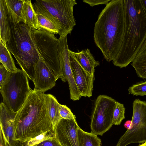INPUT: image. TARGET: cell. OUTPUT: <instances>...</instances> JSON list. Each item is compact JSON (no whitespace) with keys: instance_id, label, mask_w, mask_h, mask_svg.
Returning a JSON list of instances; mask_svg holds the SVG:
<instances>
[{"instance_id":"cell-11","label":"cell","mask_w":146,"mask_h":146,"mask_svg":"<svg viewBox=\"0 0 146 146\" xmlns=\"http://www.w3.org/2000/svg\"><path fill=\"white\" fill-rule=\"evenodd\" d=\"M73 77L80 94L89 98L92 96L94 74L86 71L73 57L70 55Z\"/></svg>"},{"instance_id":"cell-34","label":"cell","mask_w":146,"mask_h":146,"mask_svg":"<svg viewBox=\"0 0 146 146\" xmlns=\"http://www.w3.org/2000/svg\"><path fill=\"white\" fill-rule=\"evenodd\" d=\"M101 145H99V146H101Z\"/></svg>"},{"instance_id":"cell-26","label":"cell","mask_w":146,"mask_h":146,"mask_svg":"<svg viewBox=\"0 0 146 146\" xmlns=\"http://www.w3.org/2000/svg\"><path fill=\"white\" fill-rule=\"evenodd\" d=\"M128 90L129 94L133 96H146V81L137 83L130 86Z\"/></svg>"},{"instance_id":"cell-10","label":"cell","mask_w":146,"mask_h":146,"mask_svg":"<svg viewBox=\"0 0 146 146\" xmlns=\"http://www.w3.org/2000/svg\"><path fill=\"white\" fill-rule=\"evenodd\" d=\"M58 50L60 61L64 76L69 85L70 98L73 101L79 100L82 96L74 80L71 69L67 36L60 37Z\"/></svg>"},{"instance_id":"cell-27","label":"cell","mask_w":146,"mask_h":146,"mask_svg":"<svg viewBox=\"0 0 146 146\" xmlns=\"http://www.w3.org/2000/svg\"><path fill=\"white\" fill-rule=\"evenodd\" d=\"M59 110L60 115L62 119H70L75 117L70 109L66 105L60 104Z\"/></svg>"},{"instance_id":"cell-9","label":"cell","mask_w":146,"mask_h":146,"mask_svg":"<svg viewBox=\"0 0 146 146\" xmlns=\"http://www.w3.org/2000/svg\"><path fill=\"white\" fill-rule=\"evenodd\" d=\"M116 101L111 97L100 95L96 99L91 117V133L102 135L113 125V113Z\"/></svg>"},{"instance_id":"cell-20","label":"cell","mask_w":146,"mask_h":146,"mask_svg":"<svg viewBox=\"0 0 146 146\" xmlns=\"http://www.w3.org/2000/svg\"><path fill=\"white\" fill-rule=\"evenodd\" d=\"M23 23L33 29H37V14L31 0H25L22 11Z\"/></svg>"},{"instance_id":"cell-1","label":"cell","mask_w":146,"mask_h":146,"mask_svg":"<svg viewBox=\"0 0 146 146\" xmlns=\"http://www.w3.org/2000/svg\"><path fill=\"white\" fill-rule=\"evenodd\" d=\"M125 29L124 0H111L98 16L95 24L94 41L108 62L119 52Z\"/></svg>"},{"instance_id":"cell-17","label":"cell","mask_w":146,"mask_h":146,"mask_svg":"<svg viewBox=\"0 0 146 146\" xmlns=\"http://www.w3.org/2000/svg\"><path fill=\"white\" fill-rule=\"evenodd\" d=\"M10 22L18 24L23 22L22 11L25 0H5Z\"/></svg>"},{"instance_id":"cell-4","label":"cell","mask_w":146,"mask_h":146,"mask_svg":"<svg viewBox=\"0 0 146 146\" xmlns=\"http://www.w3.org/2000/svg\"><path fill=\"white\" fill-rule=\"evenodd\" d=\"M11 35L6 46L27 77L34 81L35 66L39 56L34 42L32 28L24 23L10 22Z\"/></svg>"},{"instance_id":"cell-12","label":"cell","mask_w":146,"mask_h":146,"mask_svg":"<svg viewBox=\"0 0 146 146\" xmlns=\"http://www.w3.org/2000/svg\"><path fill=\"white\" fill-rule=\"evenodd\" d=\"M76 117L70 119H62L54 130L56 139L62 146H78Z\"/></svg>"},{"instance_id":"cell-19","label":"cell","mask_w":146,"mask_h":146,"mask_svg":"<svg viewBox=\"0 0 146 146\" xmlns=\"http://www.w3.org/2000/svg\"><path fill=\"white\" fill-rule=\"evenodd\" d=\"M45 98L49 117L54 131L58 124L62 119L59 112V107L60 104L52 95L45 94Z\"/></svg>"},{"instance_id":"cell-14","label":"cell","mask_w":146,"mask_h":146,"mask_svg":"<svg viewBox=\"0 0 146 146\" xmlns=\"http://www.w3.org/2000/svg\"><path fill=\"white\" fill-rule=\"evenodd\" d=\"M57 79L52 70L39 56L35 67L34 90L44 93L55 86Z\"/></svg>"},{"instance_id":"cell-8","label":"cell","mask_w":146,"mask_h":146,"mask_svg":"<svg viewBox=\"0 0 146 146\" xmlns=\"http://www.w3.org/2000/svg\"><path fill=\"white\" fill-rule=\"evenodd\" d=\"M133 108L130 124L116 146H127L133 143L146 142V102L135 99Z\"/></svg>"},{"instance_id":"cell-25","label":"cell","mask_w":146,"mask_h":146,"mask_svg":"<svg viewBox=\"0 0 146 146\" xmlns=\"http://www.w3.org/2000/svg\"><path fill=\"white\" fill-rule=\"evenodd\" d=\"M125 108L123 104L116 101L113 113V125H120L125 118Z\"/></svg>"},{"instance_id":"cell-16","label":"cell","mask_w":146,"mask_h":146,"mask_svg":"<svg viewBox=\"0 0 146 146\" xmlns=\"http://www.w3.org/2000/svg\"><path fill=\"white\" fill-rule=\"evenodd\" d=\"M0 40L6 45L11 35L10 22L7 12L5 0H0Z\"/></svg>"},{"instance_id":"cell-29","label":"cell","mask_w":146,"mask_h":146,"mask_svg":"<svg viewBox=\"0 0 146 146\" xmlns=\"http://www.w3.org/2000/svg\"><path fill=\"white\" fill-rule=\"evenodd\" d=\"M110 0H83V1L89 4L91 7L100 4L107 5Z\"/></svg>"},{"instance_id":"cell-28","label":"cell","mask_w":146,"mask_h":146,"mask_svg":"<svg viewBox=\"0 0 146 146\" xmlns=\"http://www.w3.org/2000/svg\"><path fill=\"white\" fill-rule=\"evenodd\" d=\"M11 72L8 71L1 63L0 65V89L9 79Z\"/></svg>"},{"instance_id":"cell-2","label":"cell","mask_w":146,"mask_h":146,"mask_svg":"<svg viewBox=\"0 0 146 146\" xmlns=\"http://www.w3.org/2000/svg\"><path fill=\"white\" fill-rule=\"evenodd\" d=\"M14 140L24 144L46 131H53L44 93L33 90L17 112Z\"/></svg>"},{"instance_id":"cell-32","label":"cell","mask_w":146,"mask_h":146,"mask_svg":"<svg viewBox=\"0 0 146 146\" xmlns=\"http://www.w3.org/2000/svg\"><path fill=\"white\" fill-rule=\"evenodd\" d=\"M143 5L146 10V0H141Z\"/></svg>"},{"instance_id":"cell-31","label":"cell","mask_w":146,"mask_h":146,"mask_svg":"<svg viewBox=\"0 0 146 146\" xmlns=\"http://www.w3.org/2000/svg\"><path fill=\"white\" fill-rule=\"evenodd\" d=\"M0 146H5L4 142L3 135L1 132L0 131Z\"/></svg>"},{"instance_id":"cell-13","label":"cell","mask_w":146,"mask_h":146,"mask_svg":"<svg viewBox=\"0 0 146 146\" xmlns=\"http://www.w3.org/2000/svg\"><path fill=\"white\" fill-rule=\"evenodd\" d=\"M17 112L10 110L2 102L0 105V131L5 146H23L14 140V120Z\"/></svg>"},{"instance_id":"cell-24","label":"cell","mask_w":146,"mask_h":146,"mask_svg":"<svg viewBox=\"0 0 146 146\" xmlns=\"http://www.w3.org/2000/svg\"><path fill=\"white\" fill-rule=\"evenodd\" d=\"M55 139L54 131H46L28 140L24 143V145L25 146H36L44 141Z\"/></svg>"},{"instance_id":"cell-18","label":"cell","mask_w":146,"mask_h":146,"mask_svg":"<svg viewBox=\"0 0 146 146\" xmlns=\"http://www.w3.org/2000/svg\"><path fill=\"white\" fill-rule=\"evenodd\" d=\"M131 64L139 77L146 79V38Z\"/></svg>"},{"instance_id":"cell-21","label":"cell","mask_w":146,"mask_h":146,"mask_svg":"<svg viewBox=\"0 0 146 146\" xmlns=\"http://www.w3.org/2000/svg\"><path fill=\"white\" fill-rule=\"evenodd\" d=\"M0 62L9 71L15 73L20 69L15 65L14 60L6 46L0 40Z\"/></svg>"},{"instance_id":"cell-6","label":"cell","mask_w":146,"mask_h":146,"mask_svg":"<svg viewBox=\"0 0 146 146\" xmlns=\"http://www.w3.org/2000/svg\"><path fill=\"white\" fill-rule=\"evenodd\" d=\"M33 36L39 56L52 71L58 79L63 82L67 80L60 60L58 39L53 34L32 28Z\"/></svg>"},{"instance_id":"cell-30","label":"cell","mask_w":146,"mask_h":146,"mask_svg":"<svg viewBox=\"0 0 146 146\" xmlns=\"http://www.w3.org/2000/svg\"><path fill=\"white\" fill-rule=\"evenodd\" d=\"M36 146H62L56 139L43 141Z\"/></svg>"},{"instance_id":"cell-3","label":"cell","mask_w":146,"mask_h":146,"mask_svg":"<svg viewBox=\"0 0 146 146\" xmlns=\"http://www.w3.org/2000/svg\"><path fill=\"white\" fill-rule=\"evenodd\" d=\"M125 29L120 51L112 60L121 68L131 62L146 38V10L141 0H124Z\"/></svg>"},{"instance_id":"cell-7","label":"cell","mask_w":146,"mask_h":146,"mask_svg":"<svg viewBox=\"0 0 146 146\" xmlns=\"http://www.w3.org/2000/svg\"><path fill=\"white\" fill-rule=\"evenodd\" d=\"M28 78L22 70L11 72L8 80L0 89L2 102L14 112L21 108L33 90L30 87Z\"/></svg>"},{"instance_id":"cell-33","label":"cell","mask_w":146,"mask_h":146,"mask_svg":"<svg viewBox=\"0 0 146 146\" xmlns=\"http://www.w3.org/2000/svg\"><path fill=\"white\" fill-rule=\"evenodd\" d=\"M138 146H146V142L142 143Z\"/></svg>"},{"instance_id":"cell-5","label":"cell","mask_w":146,"mask_h":146,"mask_svg":"<svg viewBox=\"0 0 146 146\" xmlns=\"http://www.w3.org/2000/svg\"><path fill=\"white\" fill-rule=\"evenodd\" d=\"M75 0H36L33 5L36 14L49 18L57 26L60 37L70 34L76 25L73 8Z\"/></svg>"},{"instance_id":"cell-23","label":"cell","mask_w":146,"mask_h":146,"mask_svg":"<svg viewBox=\"0 0 146 146\" xmlns=\"http://www.w3.org/2000/svg\"><path fill=\"white\" fill-rule=\"evenodd\" d=\"M37 30L52 34H58L59 29L58 27L52 21L42 14H37Z\"/></svg>"},{"instance_id":"cell-22","label":"cell","mask_w":146,"mask_h":146,"mask_svg":"<svg viewBox=\"0 0 146 146\" xmlns=\"http://www.w3.org/2000/svg\"><path fill=\"white\" fill-rule=\"evenodd\" d=\"M77 136L78 146H99L102 145L101 141L97 135L85 132L79 127L77 130Z\"/></svg>"},{"instance_id":"cell-15","label":"cell","mask_w":146,"mask_h":146,"mask_svg":"<svg viewBox=\"0 0 146 146\" xmlns=\"http://www.w3.org/2000/svg\"><path fill=\"white\" fill-rule=\"evenodd\" d=\"M69 54L86 71L91 74H94L95 68L99 66L100 62L95 60L89 49L78 52H74L69 50Z\"/></svg>"}]
</instances>
